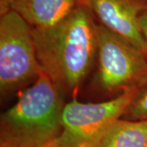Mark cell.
Listing matches in <instances>:
<instances>
[{
	"mask_svg": "<svg viewBox=\"0 0 147 147\" xmlns=\"http://www.w3.org/2000/svg\"><path fill=\"white\" fill-rule=\"evenodd\" d=\"M14 0H0V15H3L9 11Z\"/></svg>",
	"mask_w": 147,
	"mask_h": 147,
	"instance_id": "obj_11",
	"label": "cell"
},
{
	"mask_svg": "<svg viewBox=\"0 0 147 147\" xmlns=\"http://www.w3.org/2000/svg\"><path fill=\"white\" fill-rule=\"evenodd\" d=\"M65 98L45 72L0 118V147H46L61 130Z\"/></svg>",
	"mask_w": 147,
	"mask_h": 147,
	"instance_id": "obj_2",
	"label": "cell"
},
{
	"mask_svg": "<svg viewBox=\"0 0 147 147\" xmlns=\"http://www.w3.org/2000/svg\"><path fill=\"white\" fill-rule=\"evenodd\" d=\"M33 34L43 72L65 100L77 98L97 57V21L92 11L80 4L53 26L33 28Z\"/></svg>",
	"mask_w": 147,
	"mask_h": 147,
	"instance_id": "obj_1",
	"label": "cell"
},
{
	"mask_svg": "<svg viewBox=\"0 0 147 147\" xmlns=\"http://www.w3.org/2000/svg\"><path fill=\"white\" fill-rule=\"evenodd\" d=\"M138 90L100 101L81 102L74 98L65 102L61 132L46 147H96L110 127L123 115Z\"/></svg>",
	"mask_w": 147,
	"mask_h": 147,
	"instance_id": "obj_5",
	"label": "cell"
},
{
	"mask_svg": "<svg viewBox=\"0 0 147 147\" xmlns=\"http://www.w3.org/2000/svg\"><path fill=\"white\" fill-rule=\"evenodd\" d=\"M83 3L84 0H14L11 10L33 28L42 29L56 25Z\"/></svg>",
	"mask_w": 147,
	"mask_h": 147,
	"instance_id": "obj_7",
	"label": "cell"
},
{
	"mask_svg": "<svg viewBox=\"0 0 147 147\" xmlns=\"http://www.w3.org/2000/svg\"><path fill=\"white\" fill-rule=\"evenodd\" d=\"M84 4L100 25L146 55L139 17L147 8V0H84Z\"/></svg>",
	"mask_w": 147,
	"mask_h": 147,
	"instance_id": "obj_6",
	"label": "cell"
},
{
	"mask_svg": "<svg viewBox=\"0 0 147 147\" xmlns=\"http://www.w3.org/2000/svg\"><path fill=\"white\" fill-rule=\"evenodd\" d=\"M121 119L125 120H146L147 84L137 91Z\"/></svg>",
	"mask_w": 147,
	"mask_h": 147,
	"instance_id": "obj_9",
	"label": "cell"
},
{
	"mask_svg": "<svg viewBox=\"0 0 147 147\" xmlns=\"http://www.w3.org/2000/svg\"><path fill=\"white\" fill-rule=\"evenodd\" d=\"M96 147H147V119L117 120Z\"/></svg>",
	"mask_w": 147,
	"mask_h": 147,
	"instance_id": "obj_8",
	"label": "cell"
},
{
	"mask_svg": "<svg viewBox=\"0 0 147 147\" xmlns=\"http://www.w3.org/2000/svg\"><path fill=\"white\" fill-rule=\"evenodd\" d=\"M139 25L145 43V53L147 57V8L142 12L139 17Z\"/></svg>",
	"mask_w": 147,
	"mask_h": 147,
	"instance_id": "obj_10",
	"label": "cell"
},
{
	"mask_svg": "<svg viewBox=\"0 0 147 147\" xmlns=\"http://www.w3.org/2000/svg\"><path fill=\"white\" fill-rule=\"evenodd\" d=\"M96 66L89 90L97 101L140 89L147 84L144 53L98 22Z\"/></svg>",
	"mask_w": 147,
	"mask_h": 147,
	"instance_id": "obj_3",
	"label": "cell"
},
{
	"mask_svg": "<svg viewBox=\"0 0 147 147\" xmlns=\"http://www.w3.org/2000/svg\"><path fill=\"white\" fill-rule=\"evenodd\" d=\"M43 72L37 57L33 28L16 11L0 17V95L5 100L26 89Z\"/></svg>",
	"mask_w": 147,
	"mask_h": 147,
	"instance_id": "obj_4",
	"label": "cell"
}]
</instances>
